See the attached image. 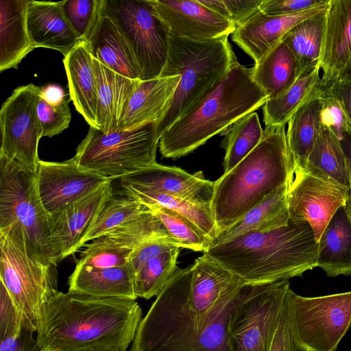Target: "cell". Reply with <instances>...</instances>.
<instances>
[{
  "label": "cell",
  "instance_id": "1",
  "mask_svg": "<svg viewBox=\"0 0 351 351\" xmlns=\"http://www.w3.org/2000/svg\"><path fill=\"white\" fill-rule=\"evenodd\" d=\"M191 276V266L177 268L141 320L130 351H230L229 320L247 285L227 291L199 316L187 305Z\"/></svg>",
  "mask_w": 351,
  "mask_h": 351
},
{
  "label": "cell",
  "instance_id": "2",
  "mask_svg": "<svg viewBox=\"0 0 351 351\" xmlns=\"http://www.w3.org/2000/svg\"><path fill=\"white\" fill-rule=\"evenodd\" d=\"M141 317L134 300L58 291L43 308L36 339L41 351H126Z\"/></svg>",
  "mask_w": 351,
  "mask_h": 351
},
{
  "label": "cell",
  "instance_id": "3",
  "mask_svg": "<svg viewBox=\"0 0 351 351\" xmlns=\"http://www.w3.org/2000/svg\"><path fill=\"white\" fill-rule=\"evenodd\" d=\"M245 285L288 280L317 267V241L311 225L289 219L287 226L252 232L204 252Z\"/></svg>",
  "mask_w": 351,
  "mask_h": 351
},
{
  "label": "cell",
  "instance_id": "4",
  "mask_svg": "<svg viewBox=\"0 0 351 351\" xmlns=\"http://www.w3.org/2000/svg\"><path fill=\"white\" fill-rule=\"evenodd\" d=\"M267 99L252 78V69L237 60L221 80L162 134L158 144L161 155L176 159L193 152L240 118L263 106Z\"/></svg>",
  "mask_w": 351,
  "mask_h": 351
},
{
  "label": "cell",
  "instance_id": "5",
  "mask_svg": "<svg viewBox=\"0 0 351 351\" xmlns=\"http://www.w3.org/2000/svg\"><path fill=\"white\" fill-rule=\"evenodd\" d=\"M285 127H265L258 145L231 171L213 182L210 206L219 234L291 180L293 164Z\"/></svg>",
  "mask_w": 351,
  "mask_h": 351
},
{
  "label": "cell",
  "instance_id": "6",
  "mask_svg": "<svg viewBox=\"0 0 351 351\" xmlns=\"http://www.w3.org/2000/svg\"><path fill=\"white\" fill-rule=\"evenodd\" d=\"M228 38L194 40L169 36L167 57L160 77L180 80L162 116L159 138L191 104L221 80L237 61Z\"/></svg>",
  "mask_w": 351,
  "mask_h": 351
},
{
  "label": "cell",
  "instance_id": "7",
  "mask_svg": "<svg viewBox=\"0 0 351 351\" xmlns=\"http://www.w3.org/2000/svg\"><path fill=\"white\" fill-rule=\"evenodd\" d=\"M0 278L27 326L37 332L45 305L58 291L56 265L31 252L18 223L0 230Z\"/></svg>",
  "mask_w": 351,
  "mask_h": 351
},
{
  "label": "cell",
  "instance_id": "8",
  "mask_svg": "<svg viewBox=\"0 0 351 351\" xmlns=\"http://www.w3.org/2000/svg\"><path fill=\"white\" fill-rule=\"evenodd\" d=\"M159 140L156 121L108 133L90 127L72 158L81 170L121 178L157 163Z\"/></svg>",
  "mask_w": 351,
  "mask_h": 351
},
{
  "label": "cell",
  "instance_id": "9",
  "mask_svg": "<svg viewBox=\"0 0 351 351\" xmlns=\"http://www.w3.org/2000/svg\"><path fill=\"white\" fill-rule=\"evenodd\" d=\"M49 217L39 195L36 172L0 155V230L19 224L32 254L51 263Z\"/></svg>",
  "mask_w": 351,
  "mask_h": 351
},
{
  "label": "cell",
  "instance_id": "10",
  "mask_svg": "<svg viewBox=\"0 0 351 351\" xmlns=\"http://www.w3.org/2000/svg\"><path fill=\"white\" fill-rule=\"evenodd\" d=\"M101 13L109 16L129 44L141 80L160 77L165 64L169 32L147 0H101Z\"/></svg>",
  "mask_w": 351,
  "mask_h": 351
},
{
  "label": "cell",
  "instance_id": "11",
  "mask_svg": "<svg viewBox=\"0 0 351 351\" xmlns=\"http://www.w3.org/2000/svg\"><path fill=\"white\" fill-rule=\"evenodd\" d=\"M290 289L288 280L247 285L228 327L230 351H269Z\"/></svg>",
  "mask_w": 351,
  "mask_h": 351
},
{
  "label": "cell",
  "instance_id": "12",
  "mask_svg": "<svg viewBox=\"0 0 351 351\" xmlns=\"http://www.w3.org/2000/svg\"><path fill=\"white\" fill-rule=\"evenodd\" d=\"M293 324L309 351H335L351 325V291L304 297L289 291Z\"/></svg>",
  "mask_w": 351,
  "mask_h": 351
},
{
  "label": "cell",
  "instance_id": "13",
  "mask_svg": "<svg viewBox=\"0 0 351 351\" xmlns=\"http://www.w3.org/2000/svg\"><path fill=\"white\" fill-rule=\"evenodd\" d=\"M41 87L33 84L15 88L0 110V155L36 172L38 143L43 137L37 114Z\"/></svg>",
  "mask_w": 351,
  "mask_h": 351
},
{
  "label": "cell",
  "instance_id": "14",
  "mask_svg": "<svg viewBox=\"0 0 351 351\" xmlns=\"http://www.w3.org/2000/svg\"><path fill=\"white\" fill-rule=\"evenodd\" d=\"M347 190L330 182L295 169L288 182L289 219L308 222L318 241L337 209L346 204Z\"/></svg>",
  "mask_w": 351,
  "mask_h": 351
},
{
  "label": "cell",
  "instance_id": "15",
  "mask_svg": "<svg viewBox=\"0 0 351 351\" xmlns=\"http://www.w3.org/2000/svg\"><path fill=\"white\" fill-rule=\"evenodd\" d=\"M169 35L194 40L228 38L234 25L198 0H147Z\"/></svg>",
  "mask_w": 351,
  "mask_h": 351
},
{
  "label": "cell",
  "instance_id": "16",
  "mask_svg": "<svg viewBox=\"0 0 351 351\" xmlns=\"http://www.w3.org/2000/svg\"><path fill=\"white\" fill-rule=\"evenodd\" d=\"M112 180L86 197L49 217L51 263L57 266L74 254L105 199L112 191Z\"/></svg>",
  "mask_w": 351,
  "mask_h": 351
},
{
  "label": "cell",
  "instance_id": "17",
  "mask_svg": "<svg viewBox=\"0 0 351 351\" xmlns=\"http://www.w3.org/2000/svg\"><path fill=\"white\" fill-rule=\"evenodd\" d=\"M36 178L42 204L49 215L86 197L111 180L81 170L73 158L63 162L40 160Z\"/></svg>",
  "mask_w": 351,
  "mask_h": 351
},
{
  "label": "cell",
  "instance_id": "18",
  "mask_svg": "<svg viewBox=\"0 0 351 351\" xmlns=\"http://www.w3.org/2000/svg\"><path fill=\"white\" fill-rule=\"evenodd\" d=\"M351 66V0H330L318 68L327 88L347 77Z\"/></svg>",
  "mask_w": 351,
  "mask_h": 351
},
{
  "label": "cell",
  "instance_id": "19",
  "mask_svg": "<svg viewBox=\"0 0 351 351\" xmlns=\"http://www.w3.org/2000/svg\"><path fill=\"white\" fill-rule=\"evenodd\" d=\"M329 1L282 15H268L259 10L236 28L232 34V40L256 63L280 42L291 28L327 9Z\"/></svg>",
  "mask_w": 351,
  "mask_h": 351
},
{
  "label": "cell",
  "instance_id": "20",
  "mask_svg": "<svg viewBox=\"0 0 351 351\" xmlns=\"http://www.w3.org/2000/svg\"><path fill=\"white\" fill-rule=\"evenodd\" d=\"M26 23L35 49L49 48L65 57L82 42L64 13L62 1L28 0Z\"/></svg>",
  "mask_w": 351,
  "mask_h": 351
},
{
  "label": "cell",
  "instance_id": "21",
  "mask_svg": "<svg viewBox=\"0 0 351 351\" xmlns=\"http://www.w3.org/2000/svg\"><path fill=\"white\" fill-rule=\"evenodd\" d=\"M120 179L193 202L210 203L213 192V182L206 180L202 171L191 174L178 167L158 163Z\"/></svg>",
  "mask_w": 351,
  "mask_h": 351
},
{
  "label": "cell",
  "instance_id": "22",
  "mask_svg": "<svg viewBox=\"0 0 351 351\" xmlns=\"http://www.w3.org/2000/svg\"><path fill=\"white\" fill-rule=\"evenodd\" d=\"M191 267L187 305L199 316L208 315L227 291L245 285L239 276L204 254Z\"/></svg>",
  "mask_w": 351,
  "mask_h": 351
},
{
  "label": "cell",
  "instance_id": "23",
  "mask_svg": "<svg viewBox=\"0 0 351 351\" xmlns=\"http://www.w3.org/2000/svg\"><path fill=\"white\" fill-rule=\"evenodd\" d=\"M70 99L90 127L97 124L98 94L93 57L86 41H82L64 58Z\"/></svg>",
  "mask_w": 351,
  "mask_h": 351
},
{
  "label": "cell",
  "instance_id": "24",
  "mask_svg": "<svg viewBox=\"0 0 351 351\" xmlns=\"http://www.w3.org/2000/svg\"><path fill=\"white\" fill-rule=\"evenodd\" d=\"M86 42L93 58L124 77L141 80V71L134 53L109 16L101 13Z\"/></svg>",
  "mask_w": 351,
  "mask_h": 351
},
{
  "label": "cell",
  "instance_id": "25",
  "mask_svg": "<svg viewBox=\"0 0 351 351\" xmlns=\"http://www.w3.org/2000/svg\"><path fill=\"white\" fill-rule=\"evenodd\" d=\"M180 80L179 75L140 80L117 130L157 121L166 111Z\"/></svg>",
  "mask_w": 351,
  "mask_h": 351
},
{
  "label": "cell",
  "instance_id": "26",
  "mask_svg": "<svg viewBox=\"0 0 351 351\" xmlns=\"http://www.w3.org/2000/svg\"><path fill=\"white\" fill-rule=\"evenodd\" d=\"M98 94L97 124L108 133L117 130L140 80L124 77L93 58Z\"/></svg>",
  "mask_w": 351,
  "mask_h": 351
},
{
  "label": "cell",
  "instance_id": "27",
  "mask_svg": "<svg viewBox=\"0 0 351 351\" xmlns=\"http://www.w3.org/2000/svg\"><path fill=\"white\" fill-rule=\"evenodd\" d=\"M134 272L130 265L97 268L75 265L69 278V291L100 298L136 300Z\"/></svg>",
  "mask_w": 351,
  "mask_h": 351
},
{
  "label": "cell",
  "instance_id": "28",
  "mask_svg": "<svg viewBox=\"0 0 351 351\" xmlns=\"http://www.w3.org/2000/svg\"><path fill=\"white\" fill-rule=\"evenodd\" d=\"M317 267L330 277L351 275V219L345 205L337 209L317 241Z\"/></svg>",
  "mask_w": 351,
  "mask_h": 351
},
{
  "label": "cell",
  "instance_id": "29",
  "mask_svg": "<svg viewBox=\"0 0 351 351\" xmlns=\"http://www.w3.org/2000/svg\"><path fill=\"white\" fill-rule=\"evenodd\" d=\"M28 0L0 1V71L16 69L35 47L26 23Z\"/></svg>",
  "mask_w": 351,
  "mask_h": 351
},
{
  "label": "cell",
  "instance_id": "30",
  "mask_svg": "<svg viewBox=\"0 0 351 351\" xmlns=\"http://www.w3.org/2000/svg\"><path fill=\"white\" fill-rule=\"evenodd\" d=\"M119 189L147 206L158 205L173 211L189 219L210 241V245L219 232L210 203L193 202L170 196L152 189L130 183L119 178Z\"/></svg>",
  "mask_w": 351,
  "mask_h": 351
},
{
  "label": "cell",
  "instance_id": "31",
  "mask_svg": "<svg viewBox=\"0 0 351 351\" xmlns=\"http://www.w3.org/2000/svg\"><path fill=\"white\" fill-rule=\"evenodd\" d=\"M326 95V87L318 66L304 72L288 89L277 97L267 99L263 106L265 127L287 125L299 108Z\"/></svg>",
  "mask_w": 351,
  "mask_h": 351
},
{
  "label": "cell",
  "instance_id": "32",
  "mask_svg": "<svg viewBox=\"0 0 351 351\" xmlns=\"http://www.w3.org/2000/svg\"><path fill=\"white\" fill-rule=\"evenodd\" d=\"M288 183L274 191L241 219L221 232L210 246L223 243L252 232H265L287 226Z\"/></svg>",
  "mask_w": 351,
  "mask_h": 351
},
{
  "label": "cell",
  "instance_id": "33",
  "mask_svg": "<svg viewBox=\"0 0 351 351\" xmlns=\"http://www.w3.org/2000/svg\"><path fill=\"white\" fill-rule=\"evenodd\" d=\"M252 69L254 81L267 99L281 95L303 73L295 57L282 40Z\"/></svg>",
  "mask_w": 351,
  "mask_h": 351
},
{
  "label": "cell",
  "instance_id": "34",
  "mask_svg": "<svg viewBox=\"0 0 351 351\" xmlns=\"http://www.w3.org/2000/svg\"><path fill=\"white\" fill-rule=\"evenodd\" d=\"M304 170L346 190L349 188L347 159L341 141L328 128L321 126Z\"/></svg>",
  "mask_w": 351,
  "mask_h": 351
},
{
  "label": "cell",
  "instance_id": "35",
  "mask_svg": "<svg viewBox=\"0 0 351 351\" xmlns=\"http://www.w3.org/2000/svg\"><path fill=\"white\" fill-rule=\"evenodd\" d=\"M321 99H315L302 106L287 123L286 134L293 160V171L295 169H305L308 156L319 132Z\"/></svg>",
  "mask_w": 351,
  "mask_h": 351
},
{
  "label": "cell",
  "instance_id": "36",
  "mask_svg": "<svg viewBox=\"0 0 351 351\" xmlns=\"http://www.w3.org/2000/svg\"><path fill=\"white\" fill-rule=\"evenodd\" d=\"M327 9L298 23L282 39L295 57L303 73L318 66Z\"/></svg>",
  "mask_w": 351,
  "mask_h": 351
},
{
  "label": "cell",
  "instance_id": "37",
  "mask_svg": "<svg viewBox=\"0 0 351 351\" xmlns=\"http://www.w3.org/2000/svg\"><path fill=\"white\" fill-rule=\"evenodd\" d=\"M149 208L119 190L109 194L99 210L78 247L108 234L123 223L134 219Z\"/></svg>",
  "mask_w": 351,
  "mask_h": 351
},
{
  "label": "cell",
  "instance_id": "38",
  "mask_svg": "<svg viewBox=\"0 0 351 351\" xmlns=\"http://www.w3.org/2000/svg\"><path fill=\"white\" fill-rule=\"evenodd\" d=\"M221 135L224 136L221 147L225 149L223 162V173L231 171L261 142L264 134L258 114L255 112L240 118Z\"/></svg>",
  "mask_w": 351,
  "mask_h": 351
},
{
  "label": "cell",
  "instance_id": "39",
  "mask_svg": "<svg viewBox=\"0 0 351 351\" xmlns=\"http://www.w3.org/2000/svg\"><path fill=\"white\" fill-rule=\"evenodd\" d=\"M179 252V247H173L148 261L135 273L134 291L136 298L149 299L159 294L178 268Z\"/></svg>",
  "mask_w": 351,
  "mask_h": 351
},
{
  "label": "cell",
  "instance_id": "40",
  "mask_svg": "<svg viewBox=\"0 0 351 351\" xmlns=\"http://www.w3.org/2000/svg\"><path fill=\"white\" fill-rule=\"evenodd\" d=\"M101 237L121 247L134 250L149 240L170 237L158 218L149 208Z\"/></svg>",
  "mask_w": 351,
  "mask_h": 351
},
{
  "label": "cell",
  "instance_id": "41",
  "mask_svg": "<svg viewBox=\"0 0 351 351\" xmlns=\"http://www.w3.org/2000/svg\"><path fill=\"white\" fill-rule=\"evenodd\" d=\"M147 207L158 218L169 236L180 247L204 252L210 246V241L198 227L187 218L161 206L153 205Z\"/></svg>",
  "mask_w": 351,
  "mask_h": 351
},
{
  "label": "cell",
  "instance_id": "42",
  "mask_svg": "<svg viewBox=\"0 0 351 351\" xmlns=\"http://www.w3.org/2000/svg\"><path fill=\"white\" fill-rule=\"evenodd\" d=\"M76 265L97 268H110L129 264L133 250L116 245L103 237L97 238L84 245Z\"/></svg>",
  "mask_w": 351,
  "mask_h": 351
},
{
  "label": "cell",
  "instance_id": "43",
  "mask_svg": "<svg viewBox=\"0 0 351 351\" xmlns=\"http://www.w3.org/2000/svg\"><path fill=\"white\" fill-rule=\"evenodd\" d=\"M64 13L82 41H86L101 14V0H65Z\"/></svg>",
  "mask_w": 351,
  "mask_h": 351
},
{
  "label": "cell",
  "instance_id": "44",
  "mask_svg": "<svg viewBox=\"0 0 351 351\" xmlns=\"http://www.w3.org/2000/svg\"><path fill=\"white\" fill-rule=\"evenodd\" d=\"M71 99L66 98L57 104H50L40 97L37 114L40 123L43 136L52 137L66 130L71 120L69 106Z\"/></svg>",
  "mask_w": 351,
  "mask_h": 351
},
{
  "label": "cell",
  "instance_id": "45",
  "mask_svg": "<svg viewBox=\"0 0 351 351\" xmlns=\"http://www.w3.org/2000/svg\"><path fill=\"white\" fill-rule=\"evenodd\" d=\"M289 289L285 296L280 318L269 351H309L300 341L294 329Z\"/></svg>",
  "mask_w": 351,
  "mask_h": 351
},
{
  "label": "cell",
  "instance_id": "46",
  "mask_svg": "<svg viewBox=\"0 0 351 351\" xmlns=\"http://www.w3.org/2000/svg\"><path fill=\"white\" fill-rule=\"evenodd\" d=\"M202 4L231 21L236 28L259 11L263 0H198Z\"/></svg>",
  "mask_w": 351,
  "mask_h": 351
},
{
  "label": "cell",
  "instance_id": "47",
  "mask_svg": "<svg viewBox=\"0 0 351 351\" xmlns=\"http://www.w3.org/2000/svg\"><path fill=\"white\" fill-rule=\"evenodd\" d=\"M319 121L322 127L331 130L340 141L349 123L342 102L330 95L327 90L326 95L321 99Z\"/></svg>",
  "mask_w": 351,
  "mask_h": 351
},
{
  "label": "cell",
  "instance_id": "48",
  "mask_svg": "<svg viewBox=\"0 0 351 351\" xmlns=\"http://www.w3.org/2000/svg\"><path fill=\"white\" fill-rule=\"evenodd\" d=\"M0 293V339H1L8 336L18 335L24 328H29V327L8 290L1 282Z\"/></svg>",
  "mask_w": 351,
  "mask_h": 351
},
{
  "label": "cell",
  "instance_id": "49",
  "mask_svg": "<svg viewBox=\"0 0 351 351\" xmlns=\"http://www.w3.org/2000/svg\"><path fill=\"white\" fill-rule=\"evenodd\" d=\"M175 246L179 247L171 237L154 239L138 246L132 252L129 262L134 274L148 261Z\"/></svg>",
  "mask_w": 351,
  "mask_h": 351
},
{
  "label": "cell",
  "instance_id": "50",
  "mask_svg": "<svg viewBox=\"0 0 351 351\" xmlns=\"http://www.w3.org/2000/svg\"><path fill=\"white\" fill-rule=\"evenodd\" d=\"M328 0H263L259 10L268 15H282L307 10Z\"/></svg>",
  "mask_w": 351,
  "mask_h": 351
},
{
  "label": "cell",
  "instance_id": "51",
  "mask_svg": "<svg viewBox=\"0 0 351 351\" xmlns=\"http://www.w3.org/2000/svg\"><path fill=\"white\" fill-rule=\"evenodd\" d=\"M34 332L24 328L16 335L8 336L0 339V351H41Z\"/></svg>",
  "mask_w": 351,
  "mask_h": 351
},
{
  "label": "cell",
  "instance_id": "52",
  "mask_svg": "<svg viewBox=\"0 0 351 351\" xmlns=\"http://www.w3.org/2000/svg\"><path fill=\"white\" fill-rule=\"evenodd\" d=\"M327 93L343 104L348 121L351 123V82H337L326 88Z\"/></svg>",
  "mask_w": 351,
  "mask_h": 351
},
{
  "label": "cell",
  "instance_id": "53",
  "mask_svg": "<svg viewBox=\"0 0 351 351\" xmlns=\"http://www.w3.org/2000/svg\"><path fill=\"white\" fill-rule=\"evenodd\" d=\"M341 144L346 155L348 163L350 186L347 190L346 207L351 219V123H348V129L341 140Z\"/></svg>",
  "mask_w": 351,
  "mask_h": 351
},
{
  "label": "cell",
  "instance_id": "54",
  "mask_svg": "<svg viewBox=\"0 0 351 351\" xmlns=\"http://www.w3.org/2000/svg\"><path fill=\"white\" fill-rule=\"evenodd\" d=\"M40 96L50 104H57L66 99L62 88L54 84L41 87Z\"/></svg>",
  "mask_w": 351,
  "mask_h": 351
},
{
  "label": "cell",
  "instance_id": "55",
  "mask_svg": "<svg viewBox=\"0 0 351 351\" xmlns=\"http://www.w3.org/2000/svg\"><path fill=\"white\" fill-rule=\"evenodd\" d=\"M84 351H121L118 349L110 348H96L88 349Z\"/></svg>",
  "mask_w": 351,
  "mask_h": 351
},
{
  "label": "cell",
  "instance_id": "56",
  "mask_svg": "<svg viewBox=\"0 0 351 351\" xmlns=\"http://www.w3.org/2000/svg\"><path fill=\"white\" fill-rule=\"evenodd\" d=\"M341 82H351V66H350V71H349L347 77L346 78V80H344L343 81H341Z\"/></svg>",
  "mask_w": 351,
  "mask_h": 351
}]
</instances>
